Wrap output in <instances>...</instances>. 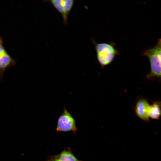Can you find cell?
<instances>
[{"label":"cell","mask_w":161,"mask_h":161,"mask_svg":"<svg viewBox=\"0 0 161 161\" xmlns=\"http://www.w3.org/2000/svg\"><path fill=\"white\" fill-rule=\"evenodd\" d=\"M97 58L102 67H104L110 64L117 55L111 52H102L97 54Z\"/></svg>","instance_id":"obj_6"},{"label":"cell","mask_w":161,"mask_h":161,"mask_svg":"<svg viewBox=\"0 0 161 161\" xmlns=\"http://www.w3.org/2000/svg\"><path fill=\"white\" fill-rule=\"evenodd\" d=\"M47 1H48L60 13L63 18V24L67 25L68 16L65 11L63 0H51Z\"/></svg>","instance_id":"obj_7"},{"label":"cell","mask_w":161,"mask_h":161,"mask_svg":"<svg viewBox=\"0 0 161 161\" xmlns=\"http://www.w3.org/2000/svg\"><path fill=\"white\" fill-rule=\"evenodd\" d=\"M7 52L4 47L3 43V38L0 36V56L3 55Z\"/></svg>","instance_id":"obj_11"},{"label":"cell","mask_w":161,"mask_h":161,"mask_svg":"<svg viewBox=\"0 0 161 161\" xmlns=\"http://www.w3.org/2000/svg\"><path fill=\"white\" fill-rule=\"evenodd\" d=\"M149 118L153 119H158L161 117V102L156 101L150 106Z\"/></svg>","instance_id":"obj_8"},{"label":"cell","mask_w":161,"mask_h":161,"mask_svg":"<svg viewBox=\"0 0 161 161\" xmlns=\"http://www.w3.org/2000/svg\"><path fill=\"white\" fill-rule=\"evenodd\" d=\"M56 129L58 132L72 131L75 133L77 131L75 119L65 108L58 119Z\"/></svg>","instance_id":"obj_2"},{"label":"cell","mask_w":161,"mask_h":161,"mask_svg":"<svg viewBox=\"0 0 161 161\" xmlns=\"http://www.w3.org/2000/svg\"><path fill=\"white\" fill-rule=\"evenodd\" d=\"M161 63V38L159 39L155 46Z\"/></svg>","instance_id":"obj_10"},{"label":"cell","mask_w":161,"mask_h":161,"mask_svg":"<svg viewBox=\"0 0 161 161\" xmlns=\"http://www.w3.org/2000/svg\"><path fill=\"white\" fill-rule=\"evenodd\" d=\"M150 106L148 102L146 99L144 98L139 99L135 106V111L136 115L144 121H148L149 119Z\"/></svg>","instance_id":"obj_3"},{"label":"cell","mask_w":161,"mask_h":161,"mask_svg":"<svg viewBox=\"0 0 161 161\" xmlns=\"http://www.w3.org/2000/svg\"><path fill=\"white\" fill-rule=\"evenodd\" d=\"M46 161H60L56 157L55 155L49 156L47 158Z\"/></svg>","instance_id":"obj_12"},{"label":"cell","mask_w":161,"mask_h":161,"mask_svg":"<svg viewBox=\"0 0 161 161\" xmlns=\"http://www.w3.org/2000/svg\"><path fill=\"white\" fill-rule=\"evenodd\" d=\"M55 156L60 161H82L78 159L69 148L63 150Z\"/></svg>","instance_id":"obj_9"},{"label":"cell","mask_w":161,"mask_h":161,"mask_svg":"<svg viewBox=\"0 0 161 161\" xmlns=\"http://www.w3.org/2000/svg\"><path fill=\"white\" fill-rule=\"evenodd\" d=\"M143 55L148 58L150 63V71L147 78H157L161 80V63L155 47L145 50Z\"/></svg>","instance_id":"obj_1"},{"label":"cell","mask_w":161,"mask_h":161,"mask_svg":"<svg viewBox=\"0 0 161 161\" xmlns=\"http://www.w3.org/2000/svg\"><path fill=\"white\" fill-rule=\"evenodd\" d=\"M16 64V60L13 59L7 52L0 56V80H2L4 72Z\"/></svg>","instance_id":"obj_4"},{"label":"cell","mask_w":161,"mask_h":161,"mask_svg":"<svg viewBox=\"0 0 161 161\" xmlns=\"http://www.w3.org/2000/svg\"><path fill=\"white\" fill-rule=\"evenodd\" d=\"M94 44L97 54L105 52H111L114 53L117 55H119L120 52L115 47L114 43H99L96 42L95 40H92Z\"/></svg>","instance_id":"obj_5"}]
</instances>
